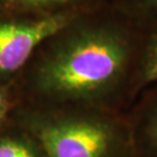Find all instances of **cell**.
Instances as JSON below:
<instances>
[{
	"mask_svg": "<svg viewBox=\"0 0 157 157\" xmlns=\"http://www.w3.org/2000/svg\"><path fill=\"white\" fill-rule=\"evenodd\" d=\"M67 28L50 40V47L36 64L35 84L42 92L59 98L101 94L124 72L127 45L111 30Z\"/></svg>",
	"mask_w": 157,
	"mask_h": 157,
	"instance_id": "obj_1",
	"label": "cell"
},
{
	"mask_svg": "<svg viewBox=\"0 0 157 157\" xmlns=\"http://www.w3.org/2000/svg\"><path fill=\"white\" fill-rule=\"evenodd\" d=\"M37 136L48 157H117L124 144L115 124L92 115L47 120Z\"/></svg>",
	"mask_w": 157,
	"mask_h": 157,
	"instance_id": "obj_2",
	"label": "cell"
},
{
	"mask_svg": "<svg viewBox=\"0 0 157 157\" xmlns=\"http://www.w3.org/2000/svg\"><path fill=\"white\" fill-rule=\"evenodd\" d=\"M71 21L70 12L0 20V77L19 71L40 45L67 29Z\"/></svg>",
	"mask_w": 157,
	"mask_h": 157,
	"instance_id": "obj_3",
	"label": "cell"
},
{
	"mask_svg": "<svg viewBox=\"0 0 157 157\" xmlns=\"http://www.w3.org/2000/svg\"><path fill=\"white\" fill-rule=\"evenodd\" d=\"M82 0H0L6 8L15 12L33 13L36 15L67 12Z\"/></svg>",
	"mask_w": 157,
	"mask_h": 157,
	"instance_id": "obj_4",
	"label": "cell"
},
{
	"mask_svg": "<svg viewBox=\"0 0 157 157\" xmlns=\"http://www.w3.org/2000/svg\"><path fill=\"white\" fill-rule=\"evenodd\" d=\"M0 157H39L27 142L19 139L0 140Z\"/></svg>",
	"mask_w": 157,
	"mask_h": 157,
	"instance_id": "obj_5",
	"label": "cell"
},
{
	"mask_svg": "<svg viewBox=\"0 0 157 157\" xmlns=\"http://www.w3.org/2000/svg\"><path fill=\"white\" fill-rule=\"evenodd\" d=\"M146 136L147 143L149 146V150L152 154V157H157V108L148 121Z\"/></svg>",
	"mask_w": 157,
	"mask_h": 157,
	"instance_id": "obj_6",
	"label": "cell"
},
{
	"mask_svg": "<svg viewBox=\"0 0 157 157\" xmlns=\"http://www.w3.org/2000/svg\"><path fill=\"white\" fill-rule=\"evenodd\" d=\"M144 79L147 82H157V43L152 48L144 67Z\"/></svg>",
	"mask_w": 157,
	"mask_h": 157,
	"instance_id": "obj_7",
	"label": "cell"
},
{
	"mask_svg": "<svg viewBox=\"0 0 157 157\" xmlns=\"http://www.w3.org/2000/svg\"><path fill=\"white\" fill-rule=\"evenodd\" d=\"M6 106H7V100H6L5 93L0 90V121L6 112Z\"/></svg>",
	"mask_w": 157,
	"mask_h": 157,
	"instance_id": "obj_8",
	"label": "cell"
},
{
	"mask_svg": "<svg viewBox=\"0 0 157 157\" xmlns=\"http://www.w3.org/2000/svg\"><path fill=\"white\" fill-rule=\"evenodd\" d=\"M148 1H150V2H157V0H148Z\"/></svg>",
	"mask_w": 157,
	"mask_h": 157,
	"instance_id": "obj_9",
	"label": "cell"
}]
</instances>
